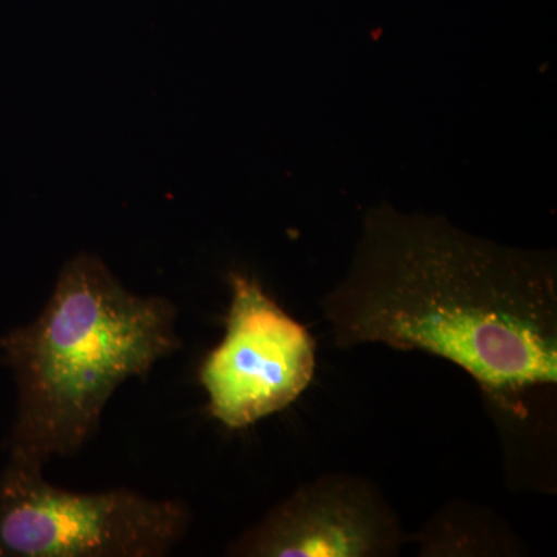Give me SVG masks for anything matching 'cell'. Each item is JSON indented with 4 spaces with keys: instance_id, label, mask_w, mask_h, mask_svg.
<instances>
[{
    "instance_id": "5",
    "label": "cell",
    "mask_w": 557,
    "mask_h": 557,
    "mask_svg": "<svg viewBox=\"0 0 557 557\" xmlns=\"http://www.w3.org/2000/svg\"><path fill=\"white\" fill-rule=\"evenodd\" d=\"M405 542L379 487L351 474L300 486L230 545L237 557H388Z\"/></svg>"
},
{
    "instance_id": "6",
    "label": "cell",
    "mask_w": 557,
    "mask_h": 557,
    "mask_svg": "<svg viewBox=\"0 0 557 557\" xmlns=\"http://www.w3.org/2000/svg\"><path fill=\"white\" fill-rule=\"evenodd\" d=\"M418 541L423 556H511L518 549L502 522L468 505L443 509Z\"/></svg>"
},
{
    "instance_id": "3",
    "label": "cell",
    "mask_w": 557,
    "mask_h": 557,
    "mask_svg": "<svg viewBox=\"0 0 557 557\" xmlns=\"http://www.w3.org/2000/svg\"><path fill=\"white\" fill-rule=\"evenodd\" d=\"M190 522L188 504L177 498L127 487L73 493L21 461L0 472V557H163Z\"/></svg>"
},
{
    "instance_id": "4",
    "label": "cell",
    "mask_w": 557,
    "mask_h": 557,
    "mask_svg": "<svg viewBox=\"0 0 557 557\" xmlns=\"http://www.w3.org/2000/svg\"><path fill=\"white\" fill-rule=\"evenodd\" d=\"M225 336L200 368L208 409L223 426L245 429L288 408L317 369V343L256 277L230 274Z\"/></svg>"
},
{
    "instance_id": "1",
    "label": "cell",
    "mask_w": 557,
    "mask_h": 557,
    "mask_svg": "<svg viewBox=\"0 0 557 557\" xmlns=\"http://www.w3.org/2000/svg\"><path fill=\"white\" fill-rule=\"evenodd\" d=\"M321 307L339 347L386 344L463 369L502 423H522L531 398L556 391L553 252L381 205L364 215L350 269Z\"/></svg>"
},
{
    "instance_id": "2",
    "label": "cell",
    "mask_w": 557,
    "mask_h": 557,
    "mask_svg": "<svg viewBox=\"0 0 557 557\" xmlns=\"http://www.w3.org/2000/svg\"><path fill=\"white\" fill-rule=\"evenodd\" d=\"M177 319L172 300L135 295L98 256L70 259L38 317L0 336L16 384L9 460L78 454L113 394L182 348Z\"/></svg>"
}]
</instances>
